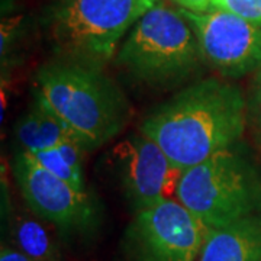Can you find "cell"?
<instances>
[{"label":"cell","mask_w":261,"mask_h":261,"mask_svg":"<svg viewBox=\"0 0 261 261\" xmlns=\"http://www.w3.org/2000/svg\"><path fill=\"white\" fill-rule=\"evenodd\" d=\"M245 99L238 86L203 79L157 106L141 123L148 137L180 170L211 159L241 140Z\"/></svg>","instance_id":"6da1fadb"},{"label":"cell","mask_w":261,"mask_h":261,"mask_svg":"<svg viewBox=\"0 0 261 261\" xmlns=\"http://www.w3.org/2000/svg\"><path fill=\"white\" fill-rule=\"evenodd\" d=\"M35 100L56 115L86 151L113 140L129 116L121 89L99 67L65 58L38 70Z\"/></svg>","instance_id":"7a4b0ae2"},{"label":"cell","mask_w":261,"mask_h":261,"mask_svg":"<svg viewBox=\"0 0 261 261\" xmlns=\"http://www.w3.org/2000/svg\"><path fill=\"white\" fill-rule=\"evenodd\" d=\"M203 63L200 48L180 10L159 2L130 28L116 64L130 77L154 87L185 82Z\"/></svg>","instance_id":"3957f363"},{"label":"cell","mask_w":261,"mask_h":261,"mask_svg":"<svg viewBox=\"0 0 261 261\" xmlns=\"http://www.w3.org/2000/svg\"><path fill=\"white\" fill-rule=\"evenodd\" d=\"M176 197L209 229L221 228L261 212V177L237 144L185 170Z\"/></svg>","instance_id":"277c9868"},{"label":"cell","mask_w":261,"mask_h":261,"mask_svg":"<svg viewBox=\"0 0 261 261\" xmlns=\"http://www.w3.org/2000/svg\"><path fill=\"white\" fill-rule=\"evenodd\" d=\"M159 0H54L51 32L65 60L102 68Z\"/></svg>","instance_id":"5b68a950"},{"label":"cell","mask_w":261,"mask_h":261,"mask_svg":"<svg viewBox=\"0 0 261 261\" xmlns=\"http://www.w3.org/2000/svg\"><path fill=\"white\" fill-rule=\"evenodd\" d=\"M209 228L178 200L138 211L126 231L132 261H196Z\"/></svg>","instance_id":"8992f818"},{"label":"cell","mask_w":261,"mask_h":261,"mask_svg":"<svg viewBox=\"0 0 261 261\" xmlns=\"http://www.w3.org/2000/svg\"><path fill=\"white\" fill-rule=\"evenodd\" d=\"M195 32L202 60L226 79H238L261 67V25L222 9H178Z\"/></svg>","instance_id":"52a82bcc"},{"label":"cell","mask_w":261,"mask_h":261,"mask_svg":"<svg viewBox=\"0 0 261 261\" xmlns=\"http://www.w3.org/2000/svg\"><path fill=\"white\" fill-rule=\"evenodd\" d=\"M13 174L29 207L57 228L77 231L87 228L93 221L94 205L87 190H79L54 176L28 151H19Z\"/></svg>","instance_id":"ba28073f"},{"label":"cell","mask_w":261,"mask_h":261,"mask_svg":"<svg viewBox=\"0 0 261 261\" xmlns=\"http://www.w3.org/2000/svg\"><path fill=\"white\" fill-rule=\"evenodd\" d=\"M123 193L135 211L154 206L176 195L183 170L148 137H129L113 151Z\"/></svg>","instance_id":"9c48e42d"},{"label":"cell","mask_w":261,"mask_h":261,"mask_svg":"<svg viewBox=\"0 0 261 261\" xmlns=\"http://www.w3.org/2000/svg\"><path fill=\"white\" fill-rule=\"evenodd\" d=\"M199 261H261V212L209 229Z\"/></svg>","instance_id":"30bf717a"},{"label":"cell","mask_w":261,"mask_h":261,"mask_svg":"<svg viewBox=\"0 0 261 261\" xmlns=\"http://www.w3.org/2000/svg\"><path fill=\"white\" fill-rule=\"evenodd\" d=\"M16 138L22 149L28 152L57 148L61 142L77 140L56 115L37 100L34 108L16 123Z\"/></svg>","instance_id":"8fae6325"},{"label":"cell","mask_w":261,"mask_h":261,"mask_svg":"<svg viewBox=\"0 0 261 261\" xmlns=\"http://www.w3.org/2000/svg\"><path fill=\"white\" fill-rule=\"evenodd\" d=\"M19 251L34 261H56V252L47 231L32 219H20L15 229Z\"/></svg>","instance_id":"7c38bea8"},{"label":"cell","mask_w":261,"mask_h":261,"mask_svg":"<svg viewBox=\"0 0 261 261\" xmlns=\"http://www.w3.org/2000/svg\"><path fill=\"white\" fill-rule=\"evenodd\" d=\"M37 163H39L44 168H47L49 173H53L54 176L64 180L67 183H70L71 186H74L79 190H86L84 186V180L82 171H77L73 168L61 155V152L57 148H48L37 152H29Z\"/></svg>","instance_id":"4fadbf2b"},{"label":"cell","mask_w":261,"mask_h":261,"mask_svg":"<svg viewBox=\"0 0 261 261\" xmlns=\"http://www.w3.org/2000/svg\"><path fill=\"white\" fill-rule=\"evenodd\" d=\"M214 9L228 10L261 25V0H214Z\"/></svg>","instance_id":"5bb4252c"},{"label":"cell","mask_w":261,"mask_h":261,"mask_svg":"<svg viewBox=\"0 0 261 261\" xmlns=\"http://www.w3.org/2000/svg\"><path fill=\"white\" fill-rule=\"evenodd\" d=\"M57 149L61 152L63 159L71 166L73 168H75L77 171H82L83 170V154L86 148L83 145L79 142L77 140L71 141H65V142H61Z\"/></svg>","instance_id":"9a60e30c"},{"label":"cell","mask_w":261,"mask_h":261,"mask_svg":"<svg viewBox=\"0 0 261 261\" xmlns=\"http://www.w3.org/2000/svg\"><path fill=\"white\" fill-rule=\"evenodd\" d=\"M252 112L255 116L257 125L261 130V67L255 71V79L252 84Z\"/></svg>","instance_id":"2e32d148"},{"label":"cell","mask_w":261,"mask_h":261,"mask_svg":"<svg viewBox=\"0 0 261 261\" xmlns=\"http://www.w3.org/2000/svg\"><path fill=\"white\" fill-rule=\"evenodd\" d=\"M174 5H177L180 9L190 10V12H211L214 9V0H171Z\"/></svg>","instance_id":"e0dca14e"},{"label":"cell","mask_w":261,"mask_h":261,"mask_svg":"<svg viewBox=\"0 0 261 261\" xmlns=\"http://www.w3.org/2000/svg\"><path fill=\"white\" fill-rule=\"evenodd\" d=\"M19 19H6L2 22V56L6 54L10 42H12V35L13 31L18 28Z\"/></svg>","instance_id":"ac0fdd59"},{"label":"cell","mask_w":261,"mask_h":261,"mask_svg":"<svg viewBox=\"0 0 261 261\" xmlns=\"http://www.w3.org/2000/svg\"><path fill=\"white\" fill-rule=\"evenodd\" d=\"M0 261H34L29 258L28 255H25L22 251L19 250H13L10 247H2L0 251Z\"/></svg>","instance_id":"d6986e66"}]
</instances>
